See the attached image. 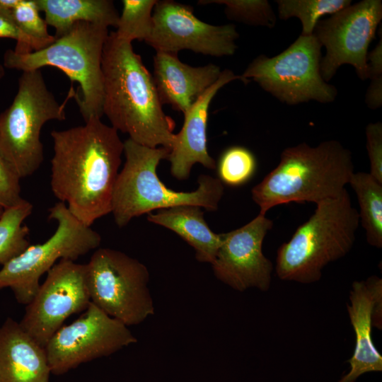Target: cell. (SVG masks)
I'll list each match as a JSON object with an SVG mask.
<instances>
[{
    "mask_svg": "<svg viewBox=\"0 0 382 382\" xmlns=\"http://www.w3.org/2000/svg\"><path fill=\"white\" fill-rule=\"evenodd\" d=\"M51 137L52 191L77 219L91 226L111 213L124 142L115 128L98 117L53 130Z\"/></svg>",
    "mask_w": 382,
    "mask_h": 382,
    "instance_id": "obj_1",
    "label": "cell"
},
{
    "mask_svg": "<svg viewBox=\"0 0 382 382\" xmlns=\"http://www.w3.org/2000/svg\"><path fill=\"white\" fill-rule=\"evenodd\" d=\"M103 112L117 132L149 147L170 150L174 120L163 110L153 76L131 42L109 33L103 57Z\"/></svg>",
    "mask_w": 382,
    "mask_h": 382,
    "instance_id": "obj_2",
    "label": "cell"
},
{
    "mask_svg": "<svg viewBox=\"0 0 382 382\" xmlns=\"http://www.w3.org/2000/svg\"><path fill=\"white\" fill-rule=\"evenodd\" d=\"M354 172L352 152L340 141L301 143L282 152L279 164L253 187L252 199L262 214L282 204H316L337 197Z\"/></svg>",
    "mask_w": 382,
    "mask_h": 382,
    "instance_id": "obj_3",
    "label": "cell"
},
{
    "mask_svg": "<svg viewBox=\"0 0 382 382\" xmlns=\"http://www.w3.org/2000/svg\"><path fill=\"white\" fill-rule=\"evenodd\" d=\"M169 152L165 147L146 146L129 138L124 141L125 162L115 185L111 211L118 227L154 210L178 205H196L208 211L218 209L224 190L219 178L200 175L198 187L192 192L170 190L160 180L156 169Z\"/></svg>",
    "mask_w": 382,
    "mask_h": 382,
    "instance_id": "obj_4",
    "label": "cell"
},
{
    "mask_svg": "<svg viewBox=\"0 0 382 382\" xmlns=\"http://www.w3.org/2000/svg\"><path fill=\"white\" fill-rule=\"evenodd\" d=\"M359 224L358 212L346 188L337 197L316 204L310 218L278 248L277 277L301 284L319 281L325 267L351 250Z\"/></svg>",
    "mask_w": 382,
    "mask_h": 382,
    "instance_id": "obj_5",
    "label": "cell"
},
{
    "mask_svg": "<svg viewBox=\"0 0 382 382\" xmlns=\"http://www.w3.org/2000/svg\"><path fill=\"white\" fill-rule=\"evenodd\" d=\"M108 28L79 22L45 48L28 54L7 50L4 67L22 72L53 66L62 71L71 82L79 84L80 94L74 95L85 122L103 115L102 57Z\"/></svg>",
    "mask_w": 382,
    "mask_h": 382,
    "instance_id": "obj_6",
    "label": "cell"
},
{
    "mask_svg": "<svg viewBox=\"0 0 382 382\" xmlns=\"http://www.w3.org/2000/svg\"><path fill=\"white\" fill-rule=\"evenodd\" d=\"M66 102H57L40 69L22 72L12 103L0 113V149L21 179L43 162L41 129L50 120L66 119Z\"/></svg>",
    "mask_w": 382,
    "mask_h": 382,
    "instance_id": "obj_7",
    "label": "cell"
},
{
    "mask_svg": "<svg viewBox=\"0 0 382 382\" xmlns=\"http://www.w3.org/2000/svg\"><path fill=\"white\" fill-rule=\"evenodd\" d=\"M57 221L54 233L45 242L30 245L0 270V290L9 288L16 301L28 304L40 287L41 276L62 259L76 261L99 247L100 235L77 219L59 202L49 209Z\"/></svg>",
    "mask_w": 382,
    "mask_h": 382,
    "instance_id": "obj_8",
    "label": "cell"
},
{
    "mask_svg": "<svg viewBox=\"0 0 382 382\" xmlns=\"http://www.w3.org/2000/svg\"><path fill=\"white\" fill-rule=\"evenodd\" d=\"M321 48L313 34H301L279 54L272 57L257 56L241 76L245 83L252 79L263 90L288 105L309 100L322 103L332 102L337 91L320 74Z\"/></svg>",
    "mask_w": 382,
    "mask_h": 382,
    "instance_id": "obj_9",
    "label": "cell"
},
{
    "mask_svg": "<svg viewBox=\"0 0 382 382\" xmlns=\"http://www.w3.org/2000/svg\"><path fill=\"white\" fill-rule=\"evenodd\" d=\"M87 265L91 302L127 326L154 313L149 272L138 260L108 248L95 250Z\"/></svg>",
    "mask_w": 382,
    "mask_h": 382,
    "instance_id": "obj_10",
    "label": "cell"
},
{
    "mask_svg": "<svg viewBox=\"0 0 382 382\" xmlns=\"http://www.w3.org/2000/svg\"><path fill=\"white\" fill-rule=\"evenodd\" d=\"M382 19L381 0H363L320 20L313 32L325 54L320 74L326 82L343 64H350L361 80L368 79V48Z\"/></svg>",
    "mask_w": 382,
    "mask_h": 382,
    "instance_id": "obj_11",
    "label": "cell"
},
{
    "mask_svg": "<svg viewBox=\"0 0 382 382\" xmlns=\"http://www.w3.org/2000/svg\"><path fill=\"white\" fill-rule=\"evenodd\" d=\"M47 273L18 322L44 348L68 317L85 311L91 303L86 264L62 259Z\"/></svg>",
    "mask_w": 382,
    "mask_h": 382,
    "instance_id": "obj_12",
    "label": "cell"
},
{
    "mask_svg": "<svg viewBox=\"0 0 382 382\" xmlns=\"http://www.w3.org/2000/svg\"><path fill=\"white\" fill-rule=\"evenodd\" d=\"M127 327L91 302L78 319L61 327L46 345L51 374H65L135 343L137 338Z\"/></svg>",
    "mask_w": 382,
    "mask_h": 382,
    "instance_id": "obj_13",
    "label": "cell"
},
{
    "mask_svg": "<svg viewBox=\"0 0 382 382\" xmlns=\"http://www.w3.org/2000/svg\"><path fill=\"white\" fill-rule=\"evenodd\" d=\"M238 37L233 24H209L197 18L190 5L161 0L154 8L153 27L145 42L156 52L187 50L219 57L235 53Z\"/></svg>",
    "mask_w": 382,
    "mask_h": 382,
    "instance_id": "obj_14",
    "label": "cell"
},
{
    "mask_svg": "<svg viewBox=\"0 0 382 382\" xmlns=\"http://www.w3.org/2000/svg\"><path fill=\"white\" fill-rule=\"evenodd\" d=\"M273 221L260 214L245 225L221 233V244L211 264L215 277L231 288L267 291L273 265L262 252L263 241Z\"/></svg>",
    "mask_w": 382,
    "mask_h": 382,
    "instance_id": "obj_15",
    "label": "cell"
},
{
    "mask_svg": "<svg viewBox=\"0 0 382 382\" xmlns=\"http://www.w3.org/2000/svg\"><path fill=\"white\" fill-rule=\"evenodd\" d=\"M237 79L245 83L241 76L229 69L223 70L219 79L183 114V125L175 134L166 158L170 163V173L177 180H187L195 163L208 169L216 168V161L209 154L207 146L209 108L216 93L226 84Z\"/></svg>",
    "mask_w": 382,
    "mask_h": 382,
    "instance_id": "obj_16",
    "label": "cell"
},
{
    "mask_svg": "<svg viewBox=\"0 0 382 382\" xmlns=\"http://www.w3.org/2000/svg\"><path fill=\"white\" fill-rule=\"evenodd\" d=\"M219 66H192L182 62L177 53L156 52L153 80L160 101L183 114L220 77Z\"/></svg>",
    "mask_w": 382,
    "mask_h": 382,
    "instance_id": "obj_17",
    "label": "cell"
},
{
    "mask_svg": "<svg viewBox=\"0 0 382 382\" xmlns=\"http://www.w3.org/2000/svg\"><path fill=\"white\" fill-rule=\"evenodd\" d=\"M50 374L45 348L8 317L0 326V382H49Z\"/></svg>",
    "mask_w": 382,
    "mask_h": 382,
    "instance_id": "obj_18",
    "label": "cell"
},
{
    "mask_svg": "<svg viewBox=\"0 0 382 382\" xmlns=\"http://www.w3.org/2000/svg\"><path fill=\"white\" fill-rule=\"evenodd\" d=\"M374 303V294L368 282H354L347 308L356 336L355 347L347 361L350 371L338 382H354L365 373L382 371V356L371 337Z\"/></svg>",
    "mask_w": 382,
    "mask_h": 382,
    "instance_id": "obj_19",
    "label": "cell"
},
{
    "mask_svg": "<svg viewBox=\"0 0 382 382\" xmlns=\"http://www.w3.org/2000/svg\"><path fill=\"white\" fill-rule=\"evenodd\" d=\"M147 220L171 230L195 252L197 260L212 264L221 244V233L212 231L204 218L201 207L183 204L149 213Z\"/></svg>",
    "mask_w": 382,
    "mask_h": 382,
    "instance_id": "obj_20",
    "label": "cell"
},
{
    "mask_svg": "<svg viewBox=\"0 0 382 382\" xmlns=\"http://www.w3.org/2000/svg\"><path fill=\"white\" fill-rule=\"evenodd\" d=\"M45 13L47 25L55 29V38L64 35L76 23L88 22L117 27L120 14L111 0H35Z\"/></svg>",
    "mask_w": 382,
    "mask_h": 382,
    "instance_id": "obj_21",
    "label": "cell"
},
{
    "mask_svg": "<svg viewBox=\"0 0 382 382\" xmlns=\"http://www.w3.org/2000/svg\"><path fill=\"white\" fill-rule=\"evenodd\" d=\"M349 185L359 205V223L365 230L367 243L382 248V183L369 173L354 172Z\"/></svg>",
    "mask_w": 382,
    "mask_h": 382,
    "instance_id": "obj_22",
    "label": "cell"
},
{
    "mask_svg": "<svg viewBox=\"0 0 382 382\" xmlns=\"http://www.w3.org/2000/svg\"><path fill=\"white\" fill-rule=\"evenodd\" d=\"M33 209V204L23 198L4 209L0 216V265L2 266L30 245L28 239L29 228L23 224Z\"/></svg>",
    "mask_w": 382,
    "mask_h": 382,
    "instance_id": "obj_23",
    "label": "cell"
},
{
    "mask_svg": "<svg viewBox=\"0 0 382 382\" xmlns=\"http://www.w3.org/2000/svg\"><path fill=\"white\" fill-rule=\"evenodd\" d=\"M279 17L282 20L296 17L302 25L301 35L313 34L320 18L332 15L352 4L350 0H277Z\"/></svg>",
    "mask_w": 382,
    "mask_h": 382,
    "instance_id": "obj_24",
    "label": "cell"
},
{
    "mask_svg": "<svg viewBox=\"0 0 382 382\" xmlns=\"http://www.w3.org/2000/svg\"><path fill=\"white\" fill-rule=\"evenodd\" d=\"M158 0H123L116 31L117 38L146 41L153 27V11Z\"/></svg>",
    "mask_w": 382,
    "mask_h": 382,
    "instance_id": "obj_25",
    "label": "cell"
},
{
    "mask_svg": "<svg viewBox=\"0 0 382 382\" xmlns=\"http://www.w3.org/2000/svg\"><path fill=\"white\" fill-rule=\"evenodd\" d=\"M198 4L224 5L228 19L246 25L272 28L276 23L275 13L266 0H200Z\"/></svg>",
    "mask_w": 382,
    "mask_h": 382,
    "instance_id": "obj_26",
    "label": "cell"
},
{
    "mask_svg": "<svg viewBox=\"0 0 382 382\" xmlns=\"http://www.w3.org/2000/svg\"><path fill=\"white\" fill-rule=\"evenodd\" d=\"M12 19L21 33L33 44L35 52L42 50L55 40L47 24L40 15L35 0H20L13 10Z\"/></svg>",
    "mask_w": 382,
    "mask_h": 382,
    "instance_id": "obj_27",
    "label": "cell"
},
{
    "mask_svg": "<svg viewBox=\"0 0 382 382\" xmlns=\"http://www.w3.org/2000/svg\"><path fill=\"white\" fill-rule=\"evenodd\" d=\"M256 166L255 157L250 150L231 146L222 153L219 160V179L230 186L243 185L253 176Z\"/></svg>",
    "mask_w": 382,
    "mask_h": 382,
    "instance_id": "obj_28",
    "label": "cell"
},
{
    "mask_svg": "<svg viewBox=\"0 0 382 382\" xmlns=\"http://www.w3.org/2000/svg\"><path fill=\"white\" fill-rule=\"evenodd\" d=\"M368 79L371 83L366 93L367 106L376 110L382 105V36L374 50L368 52Z\"/></svg>",
    "mask_w": 382,
    "mask_h": 382,
    "instance_id": "obj_29",
    "label": "cell"
},
{
    "mask_svg": "<svg viewBox=\"0 0 382 382\" xmlns=\"http://www.w3.org/2000/svg\"><path fill=\"white\" fill-rule=\"evenodd\" d=\"M20 181L21 178L0 149V207L5 209L23 199Z\"/></svg>",
    "mask_w": 382,
    "mask_h": 382,
    "instance_id": "obj_30",
    "label": "cell"
},
{
    "mask_svg": "<svg viewBox=\"0 0 382 382\" xmlns=\"http://www.w3.org/2000/svg\"><path fill=\"white\" fill-rule=\"evenodd\" d=\"M366 137L370 162L369 173L382 183V123H369L366 127Z\"/></svg>",
    "mask_w": 382,
    "mask_h": 382,
    "instance_id": "obj_31",
    "label": "cell"
},
{
    "mask_svg": "<svg viewBox=\"0 0 382 382\" xmlns=\"http://www.w3.org/2000/svg\"><path fill=\"white\" fill-rule=\"evenodd\" d=\"M0 38H11L16 40L13 51L18 54L35 52L32 42L24 36L15 25L11 15L0 13Z\"/></svg>",
    "mask_w": 382,
    "mask_h": 382,
    "instance_id": "obj_32",
    "label": "cell"
},
{
    "mask_svg": "<svg viewBox=\"0 0 382 382\" xmlns=\"http://www.w3.org/2000/svg\"><path fill=\"white\" fill-rule=\"evenodd\" d=\"M366 281L369 284L374 296L372 311V325L378 329L382 328V279L378 276L369 277Z\"/></svg>",
    "mask_w": 382,
    "mask_h": 382,
    "instance_id": "obj_33",
    "label": "cell"
},
{
    "mask_svg": "<svg viewBox=\"0 0 382 382\" xmlns=\"http://www.w3.org/2000/svg\"><path fill=\"white\" fill-rule=\"evenodd\" d=\"M20 0H0V13L11 15Z\"/></svg>",
    "mask_w": 382,
    "mask_h": 382,
    "instance_id": "obj_34",
    "label": "cell"
},
{
    "mask_svg": "<svg viewBox=\"0 0 382 382\" xmlns=\"http://www.w3.org/2000/svg\"><path fill=\"white\" fill-rule=\"evenodd\" d=\"M3 64L0 63V80H1L5 75V69Z\"/></svg>",
    "mask_w": 382,
    "mask_h": 382,
    "instance_id": "obj_35",
    "label": "cell"
},
{
    "mask_svg": "<svg viewBox=\"0 0 382 382\" xmlns=\"http://www.w3.org/2000/svg\"><path fill=\"white\" fill-rule=\"evenodd\" d=\"M3 211H4V209L0 207V216H1Z\"/></svg>",
    "mask_w": 382,
    "mask_h": 382,
    "instance_id": "obj_36",
    "label": "cell"
}]
</instances>
